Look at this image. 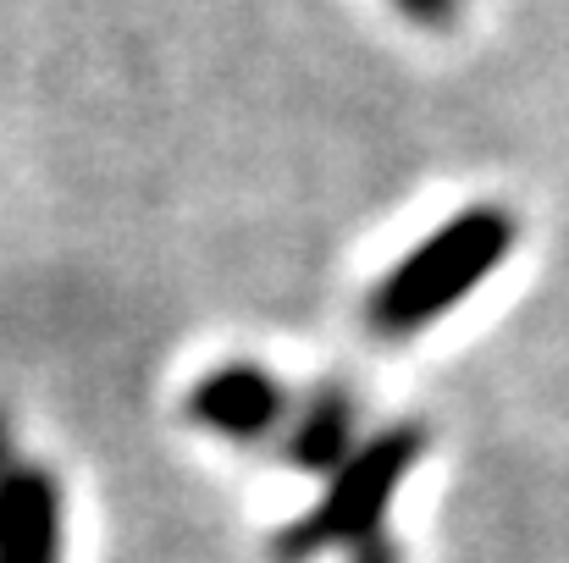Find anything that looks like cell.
<instances>
[{
    "label": "cell",
    "mask_w": 569,
    "mask_h": 563,
    "mask_svg": "<svg viewBox=\"0 0 569 563\" xmlns=\"http://www.w3.org/2000/svg\"><path fill=\"white\" fill-rule=\"evenodd\" d=\"M183 414L221 442H266L288 425L293 398L260 360H227V365H210L189 386Z\"/></svg>",
    "instance_id": "3"
},
{
    "label": "cell",
    "mask_w": 569,
    "mask_h": 563,
    "mask_svg": "<svg viewBox=\"0 0 569 563\" xmlns=\"http://www.w3.org/2000/svg\"><path fill=\"white\" fill-rule=\"evenodd\" d=\"M61 481L44 464L17 459L11 431L0 425V563H61Z\"/></svg>",
    "instance_id": "4"
},
{
    "label": "cell",
    "mask_w": 569,
    "mask_h": 563,
    "mask_svg": "<svg viewBox=\"0 0 569 563\" xmlns=\"http://www.w3.org/2000/svg\"><path fill=\"white\" fill-rule=\"evenodd\" d=\"M349 563H403V547L381 531V536H371V542H360V547L349 553Z\"/></svg>",
    "instance_id": "7"
},
{
    "label": "cell",
    "mask_w": 569,
    "mask_h": 563,
    "mask_svg": "<svg viewBox=\"0 0 569 563\" xmlns=\"http://www.w3.org/2000/svg\"><path fill=\"white\" fill-rule=\"evenodd\" d=\"M520 227L503 204H465L442 227H431L366 299V326L398 343L426 332L437 315L465 304L515 249Z\"/></svg>",
    "instance_id": "1"
},
{
    "label": "cell",
    "mask_w": 569,
    "mask_h": 563,
    "mask_svg": "<svg viewBox=\"0 0 569 563\" xmlns=\"http://www.w3.org/2000/svg\"><path fill=\"white\" fill-rule=\"evenodd\" d=\"M426 453V425L415 420H398V425H381L371 431L332 475H327V492L310 514H299L277 542H271V559L277 563H310L321 553H355L360 542H371L387 531V503L392 492L403 486V475L420 464Z\"/></svg>",
    "instance_id": "2"
},
{
    "label": "cell",
    "mask_w": 569,
    "mask_h": 563,
    "mask_svg": "<svg viewBox=\"0 0 569 563\" xmlns=\"http://www.w3.org/2000/svg\"><path fill=\"white\" fill-rule=\"evenodd\" d=\"M360 448V403L343 381H321L282 425V459L305 475H332Z\"/></svg>",
    "instance_id": "5"
},
{
    "label": "cell",
    "mask_w": 569,
    "mask_h": 563,
    "mask_svg": "<svg viewBox=\"0 0 569 563\" xmlns=\"http://www.w3.org/2000/svg\"><path fill=\"white\" fill-rule=\"evenodd\" d=\"M392 6H398L403 22L431 28V33H442V28H453V22L465 17V0H392Z\"/></svg>",
    "instance_id": "6"
}]
</instances>
